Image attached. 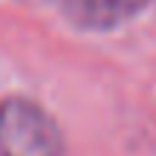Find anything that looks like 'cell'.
I'll return each mask as SVG.
<instances>
[{
    "label": "cell",
    "instance_id": "obj_1",
    "mask_svg": "<svg viewBox=\"0 0 156 156\" xmlns=\"http://www.w3.org/2000/svg\"><path fill=\"white\" fill-rule=\"evenodd\" d=\"M0 156H64L58 124L26 98L0 104Z\"/></svg>",
    "mask_w": 156,
    "mask_h": 156
},
{
    "label": "cell",
    "instance_id": "obj_2",
    "mask_svg": "<svg viewBox=\"0 0 156 156\" xmlns=\"http://www.w3.org/2000/svg\"><path fill=\"white\" fill-rule=\"evenodd\" d=\"M147 0H64V12L75 26L84 29H113L136 17Z\"/></svg>",
    "mask_w": 156,
    "mask_h": 156
}]
</instances>
